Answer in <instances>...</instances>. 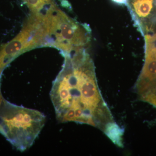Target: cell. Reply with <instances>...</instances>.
<instances>
[{
	"instance_id": "obj_4",
	"label": "cell",
	"mask_w": 156,
	"mask_h": 156,
	"mask_svg": "<svg viewBox=\"0 0 156 156\" xmlns=\"http://www.w3.org/2000/svg\"><path fill=\"white\" fill-rule=\"evenodd\" d=\"M153 0H135L133 9L138 17L145 18L150 14L153 7Z\"/></svg>"
},
{
	"instance_id": "obj_3",
	"label": "cell",
	"mask_w": 156,
	"mask_h": 156,
	"mask_svg": "<svg viewBox=\"0 0 156 156\" xmlns=\"http://www.w3.org/2000/svg\"><path fill=\"white\" fill-rule=\"evenodd\" d=\"M45 23V47L57 48L62 55L83 49L89 42L87 27L74 21L58 7L47 14Z\"/></svg>"
},
{
	"instance_id": "obj_1",
	"label": "cell",
	"mask_w": 156,
	"mask_h": 156,
	"mask_svg": "<svg viewBox=\"0 0 156 156\" xmlns=\"http://www.w3.org/2000/svg\"><path fill=\"white\" fill-rule=\"evenodd\" d=\"M63 56L50 92L56 119L91 125L105 133L115 123L98 89L92 59L84 49Z\"/></svg>"
},
{
	"instance_id": "obj_6",
	"label": "cell",
	"mask_w": 156,
	"mask_h": 156,
	"mask_svg": "<svg viewBox=\"0 0 156 156\" xmlns=\"http://www.w3.org/2000/svg\"><path fill=\"white\" fill-rule=\"evenodd\" d=\"M139 84H140V83H139ZM144 84H150V83H144Z\"/></svg>"
},
{
	"instance_id": "obj_5",
	"label": "cell",
	"mask_w": 156,
	"mask_h": 156,
	"mask_svg": "<svg viewBox=\"0 0 156 156\" xmlns=\"http://www.w3.org/2000/svg\"><path fill=\"white\" fill-rule=\"evenodd\" d=\"M112 1L119 5H126L128 4V0H112Z\"/></svg>"
},
{
	"instance_id": "obj_2",
	"label": "cell",
	"mask_w": 156,
	"mask_h": 156,
	"mask_svg": "<svg viewBox=\"0 0 156 156\" xmlns=\"http://www.w3.org/2000/svg\"><path fill=\"white\" fill-rule=\"evenodd\" d=\"M0 108V133L17 150L30 148L38 137L46 122L44 114L3 99Z\"/></svg>"
}]
</instances>
